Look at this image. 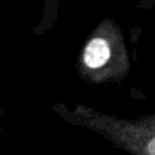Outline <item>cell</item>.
Segmentation results:
<instances>
[{
  "mask_svg": "<svg viewBox=\"0 0 155 155\" xmlns=\"http://www.w3.org/2000/svg\"><path fill=\"white\" fill-rule=\"evenodd\" d=\"M51 110L64 123L104 137L113 147L131 155H155V112L137 118L107 114L84 104L52 105Z\"/></svg>",
  "mask_w": 155,
  "mask_h": 155,
  "instance_id": "cell-1",
  "label": "cell"
},
{
  "mask_svg": "<svg viewBox=\"0 0 155 155\" xmlns=\"http://www.w3.org/2000/svg\"><path fill=\"white\" fill-rule=\"evenodd\" d=\"M132 61L120 26L105 18L84 41L76 60L82 80L93 86L121 82L128 76Z\"/></svg>",
  "mask_w": 155,
  "mask_h": 155,
  "instance_id": "cell-2",
  "label": "cell"
},
{
  "mask_svg": "<svg viewBox=\"0 0 155 155\" xmlns=\"http://www.w3.org/2000/svg\"><path fill=\"white\" fill-rule=\"evenodd\" d=\"M3 114V109H2V107H0V116H2Z\"/></svg>",
  "mask_w": 155,
  "mask_h": 155,
  "instance_id": "cell-3",
  "label": "cell"
}]
</instances>
